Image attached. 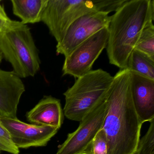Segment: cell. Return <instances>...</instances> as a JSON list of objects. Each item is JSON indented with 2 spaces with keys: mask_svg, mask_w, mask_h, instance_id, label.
<instances>
[{
  "mask_svg": "<svg viewBox=\"0 0 154 154\" xmlns=\"http://www.w3.org/2000/svg\"><path fill=\"white\" fill-rule=\"evenodd\" d=\"M143 123L133 104L128 69H120L106 100L102 128L108 142V154H134Z\"/></svg>",
  "mask_w": 154,
  "mask_h": 154,
  "instance_id": "1",
  "label": "cell"
},
{
  "mask_svg": "<svg viewBox=\"0 0 154 154\" xmlns=\"http://www.w3.org/2000/svg\"><path fill=\"white\" fill-rule=\"evenodd\" d=\"M154 20V0H126L111 16L106 48L111 64L127 68L140 33Z\"/></svg>",
  "mask_w": 154,
  "mask_h": 154,
  "instance_id": "2",
  "label": "cell"
},
{
  "mask_svg": "<svg viewBox=\"0 0 154 154\" xmlns=\"http://www.w3.org/2000/svg\"><path fill=\"white\" fill-rule=\"evenodd\" d=\"M113 76L101 69L91 70L77 78L64 93V114L67 119L81 122L98 103L107 97Z\"/></svg>",
  "mask_w": 154,
  "mask_h": 154,
  "instance_id": "3",
  "label": "cell"
},
{
  "mask_svg": "<svg viewBox=\"0 0 154 154\" xmlns=\"http://www.w3.org/2000/svg\"><path fill=\"white\" fill-rule=\"evenodd\" d=\"M126 0H48L41 21L57 43L70 25L80 17L94 11H116Z\"/></svg>",
  "mask_w": 154,
  "mask_h": 154,
  "instance_id": "4",
  "label": "cell"
},
{
  "mask_svg": "<svg viewBox=\"0 0 154 154\" xmlns=\"http://www.w3.org/2000/svg\"><path fill=\"white\" fill-rule=\"evenodd\" d=\"M0 49L20 78L35 76L40 69V60L30 28L19 21L0 34Z\"/></svg>",
  "mask_w": 154,
  "mask_h": 154,
  "instance_id": "5",
  "label": "cell"
},
{
  "mask_svg": "<svg viewBox=\"0 0 154 154\" xmlns=\"http://www.w3.org/2000/svg\"><path fill=\"white\" fill-rule=\"evenodd\" d=\"M108 36V27H105L77 47L66 57L63 75L78 78L92 70L94 62L107 46Z\"/></svg>",
  "mask_w": 154,
  "mask_h": 154,
  "instance_id": "6",
  "label": "cell"
},
{
  "mask_svg": "<svg viewBox=\"0 0 154 154\" xmlns=\"http://www.w3.org/2000/svg\"><path fill=\"white\" fill-rule=\"evenodd\" d=\"M110 19L109 13L100 11L91 12L80 17L70 25L63 39L57 43V54L67 56L93 35L109 27Z\"/></svg>",
  "mask_w": 154,
  "mask_h": 154,
  "instance_id": "7",
  "label": "cell"
},
{
  "mask_svg": "<svg viewBox=\"0 0 154 154\" xmlns=\"http://www.w3.org/2000/svg\"><path fill=\"white\" fill-rule=\"evenodd\" d=\"M106 98L85 116L75 131L68 134L55 154H83L96 133L102 128Z\"/></svg>",
  "mask_w": 154,
  "mask_h": 154,
  "instance_id": "8",
  "label": "cell"
},
{
  "mask_svg": "<svg viewBox=\"0 0 154 154\" xmlns=\"http://www.w3.org/2000/svg\"><path fill=\"white\" fill-rule=\"evenodd\" d=\"M0 122L8 131L12 142L19 149L45 146L59 130L51 126L28 124L18 119L0 117Z\"/></svg>",
  "mask_w": 154,
  "mask_h": 154,
  "instance_id": "9",
  "label": "cell"
},
{
  "mask_svg": "<svg viewBox=\"0 0 154 154\" xmlns=\"http://www.w3.org/2000/svg\"><path fill=\"white\" fill-rule=\"evenodd\" d=\"M130 71V70H129ZM133 104L142 123L154 119V80L130 71Z\"/></svg>",
  "mask_w": 154,
  "mask_h": 154,
  "instance_id": "10",
  "label": "cell"
},
{
  "mask_svg": "<svg viewBox=\"0 0 154 154\" xmlns=\"http://www.w3.org/2000/svg\"><path fill=\"white\" fill-rule=\"evenodd\" d=\"M25 91L21 78L13 71L0 69V117L17 119L18 106Z\"/></svg>",
  "mask_w": 154,
  "mask_h": 154,
  "instance_id": "11",
  "label": "cell"
},
{
  "mask_svg": "<svg viewBox=\"0 0 154 154\" xmlns=\"http://www.w3.org/2000/svg\"><path fill=\"white\" fill-rule=\"evenodd\" d=\"M26 118L32 124L60 128L63 113L60 100L51 96H45L27 113Z\"/></svg>",
  "mask_w": 154,
  "mask_h": 154,
  "instance_id": "12",
  "label": "cell"
},
{
  "mask_svg": "<svg viewBox=\"0 0 154 154\" xmlns=\"http://www.w3.org/2000/svg\"><path fill=\"white\" fill-rule=\"evenodd\" d=\"M13 14L24 25L38 23L48 0H11Z\"/></svg>",
  "mask_w": 154,
  "mask_h": 154,
  "instance_id": "13",
  "label": "cell"
},
{
  "mask_svg": "<svg viewBox=\"0 0 154 154\" xmlns=\"http://www.w3.org/2000/svg\"><path fill=\"white\" fill-rule=\"evenodd\" d=\"M127 68L154 80V59L137 49H133L130 55Z\"/></svg>",
  "mask_w": 154,
  "mask_h": 154,
  "instance_id": "14",
  "label": "cell"
},
{
  "mask_svg": "<svg viewBox=\"0 0 154 154\" xmlns=\"http://www.w3.org/2000/svg\"><path fill=\"white\" fill-rule=\"evenodd\" d=\"M134 49L144 53L154 60V26L153 22L143 29Z\"/></svg>",
  "mask_w": 154,
  "mask_h": 154,
  "instance_id": "15",
  "label": "cell"
},
{
  "mask_svg": "<svg viewBox=\"0 0 154 154\" xmlns=\"http://www.w3.org/2000/svg\"><path fill=\"white\" fill-rule=\"evenodd\" d=\"M108 140L102 128L94 136L83 154H108Z\"/></svg>",
  "mask_w": 154,
  "mask_h": 154,
  "instance_id": "16",
  "label": "cell"
},
{
  "mask_svg": "<svg viewBox=\"0 0 154 154\" xmlns=\"http://www.w3.org/2000/svg\"><path fill=\"white\" fill-rule=\"evenodd\" d=\"M149 122L148 129L140 139L134 154H154V119Z\"/></svg>",
  "mask_w": 154,
  "mask_h": 154,
  "instance_id": "17",
  "label": "cell"
},
{
  "mask_svg": "<svg viewBox=\"0 0 154 154\" xmlns=\"http://www.w3.org/2000/svg\"><path fill=\"white\" fill-rule=\"evenodd\" d=\"M1 2L0 1V34H2L14 27L18 21L12 20L8 17Z\"/></svg>",
  "mask_w": 154,
  "mask_h": 154,
  "instance_id": "18",
  "label": "cell"
},
{
  "mask_svg": "<svg viewBox=\"0 0 154 154\" xmlns=\"http://www.w3.org/2000/svg\"><path fill=\"white\" fill-rule=\"evenodd\" d=\"M0 143L10 149L13 152V154H19V149L13 144L11 137L10 135L6 128L0 122Z\"/></svg>",
  "mask_w": 154,
  "mask_h": 154,
  "instance_id": "19",
  "label": "cell"
},
{
  "mask_svg": "<svg viewBox=\"0 0 154 154\" xmlns=\"http://www.w3.org/2000/svg\"><path fill=\"white\" fill-rule=\"evenodd\" d=\"M0 150L6 151V152H9V153L13 154V151L10 149L8 147L6 146H4V145L2 144L1 143H0Z\"/></svg>",
  "mask_w": 154,
  "mask_h": 154,
  "instance_id": "20",
  "label": "cell"
},
{
  "mask_svg": "<svg viewBox=\"0 0 154 154\" xmlns=\"http://www.w3.org/2000/svg\"><path fill=\"white\" fill-rule=\"evenodd\" d=\"M2 58H3V55H2V52L1 50L0 49V63H2Z\"/></svg>",
  "mask_w": 154,
  "mask_h": 154,
  "instance_id": "21",
  "label": "cell"
},
{
  "mask_svg": "<svg viewBox=\"0 0 154 154\" xmlns=\"http://www.w3.org/2000/svg\"><path fill=\"white\" fill-rule=\"evenodd\" d=\"M1 153V150H0V154Z\"/></svg>",
  "mask_w": 154,
  "mask_h": 154,
  "instance_id": "22",
  "label": "cell"
}]
</instances>
